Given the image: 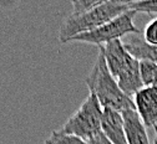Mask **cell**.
<instances>
[{
    "label": "cell",
    "mask_w": 157,
    "mask_h": 144,
    "mask_svg": "<svg viewBox=\"0 0 157 144\" xmlns=\"http://www.w3.org/2000/svg\"><path fill=\"white\" fill-rule=\"evenodd\" d=\"M99 50L104 54L107 68L121 91L133 98L144 88L140 76V61L125 49L121 40H113L104 46H99Z\"/></svg>",
    "instance_id": "1"
},
{
    "label": "cell",
    "mask_w": 157,
    "mask_h": 144,
    "mask_svg": "<svg viewBox=\"0 0 157 144\" xmlns=\"http://www.w3.org/2000/svg\"><path fill=\"white\" fill-rule=\"evenodd\" d=\"M85 82L90 90V93L96 96L104 109L107 108L120 113L128 109H135L133 99L121 91L115 78L111 76L101 50H99L97 60Z\"/></svg>",
    "instance_id": "2"
},
{
    "label": "cell",
    "mask_w": 157,
    "mask_h": 144,
    "mask_svg": "<svg viewBox=\"0 0 157 144\" xmlns=\"http://www.w3.org/2000/svg\"><path fill=\"white\" fill-rule=\"evenodd\" d=\"M127 10H130V2H104L85 14H71L63 21L59 31V41L60 44L70 42L72 37L94 31Z\"/></svg>",
    "instance_id": "3"
},
{
    "label": "cell",
    "mask_w": 157,
    "mask_h": 144,
    "mask_svg": "<svg viewBox=\"0 0 157 144\" xmlns=\"http://www.w3.org/2000/svg\"><path fill=\"white\" fill-rule=\"evenodd\" d=\"M102 112L104 108L101 107L99 99L95 94L89 93L80 108L67 119L61 131L66 134L76 135L90 143L102 132Z\"/></svg>",
    "instance_id": "4"
},
{
    "label": "cell",
    "mask_w": 157,
    "mask_h": 144,
    "mask_svg": "<svg viewBox=\"0 0 157 144\" xmlns=\"http://www.w3.org/2000/svg\"><path fill=\"white\" fill-rule=\"evenodd\" d=\"M136 14L137 13L133 10H127L126 13L116 16L115 19L110 20L109 23L104 24L102 26L97 28L94 31L80 34L72 37L71 41H78V42L104 46L113 40H120L121 37L130 34L140 35L142 34V31L133 24V19Z\"/></svg>",
    "instance_id": "5"
},
{
    "label": "cell",
    "mask_w": 157,
    "mask_h": 144,
    "mask_svg": "<svg viewBox=\"0 0 157 144\" xmlns=\"http://www.w3.org/2000/svg\"><path fill=\"white\" fill-rule=\"evenodd\" d=\"M135 109L146 128L157 126V87H144L133 96Z\"/></svg>",
    "instance_id": "6"
},
{
    "label": "cell",
    "mask_w": 157,
    "mask_h": 144,
    "mask_svg": "<svg viewBox=\"0 0 157 144\" xmlns=\"http://www.w3.org/2000/svg\"><path fill=\"white\" fill-rule=\"evenodd\" d=\"M101 129L112 144H127L122 113L105 108L102 112Z\"/></svg>",
    "instance_id": "7"
},
{
    "label": "cell",
    "mask_w": 157,
    "mask_h": 144,
    "mask_svg": "<svg viewBox=\"0 0 157 144\" xmlns=\"http://www.w3.org/2000/svg\"><path fill=\"white\" fill-rule=\"evenodd\" d=\"M127 144H150L146 126L136 109L122 112Z\"/></svg>",
    "instance_id": "8"
},
{
    "label": "cell",
    "mask_w": 157,
    "mask_h": 144,
    "mask_svg": "<svg viewBox=\"0 0 157 144\" xmlns=\"http://www.w3.org/2000/svg\"><path fill=\"white\" fill-rule=\"evenodd\" d=\"M124 45L125 49L139 61H151L157 65V46L146 44L144 39H131Z\"/></svg>",
    "instance_id": "9"
},
{
    "label": "cell",
    "mask_w": 157,
    "mask_h": 144,
    "mask_svg": "<svg viewBox=\"0 0 157 144\" xmlns=\"http://www.w3.org/2000/svg\"><path fill=\"white\" fill-rule=\"evenodd\" d=\"M44 144H90V143L76 135L66 134L63 131H54L45 139Z\"/></svg>",
    "instance_id": "10"
},
{
    "label": "cell",
    "mask_w": 157,
    "mask_h": 144,
    "mask_svg": "<svg viewBox=\"0 0 157 144\" xmlns=\"http://www.w3.org/2000/svg\"><path fill=\"white\" fill-rule=\"evenodd\" d=\"M157 75V65L151 61H140V76L144 87H152Z\"/></svg>",
    "instance_id": "11"
},
{
    "label": "cell",
    "mask_w": 157,
    "mask_h": 144,
    "mask_svg": "<svg viewBox=\"0 0 157 144\" xmlns=\"http://www.w3.org/2000/svg\"><path fill=\"white\" fill-rule=\"evenodd\" d=\"M104 2L101 0H72V8L74 15H80V14H85L90 10H92L94 8L101 5Z\"/></svg>",
    "instance_id": "12"
},
{
    "label": "cell",
    "mask_w": 157,
    "mask_h": 144,
    "mask_svg": "<svg viewBox=\"0 0 157 144\" xmlns=\"http://www.w3.org/2000/svg\"><path fill=\"white\" fill-rule=\"evenodd\" d=\"M144 41L151 46H157V17L151 19L142 31Z\"/></svg>",
    "instance_id": "13"
},
{
    "label": "cell",
    "mask_w": 157,
    "mask_h": 144,
    "mask_svg": "<svg viewBox=\"0 0 157 144\" xmlns=\"http://www.w3.org/2000/svg\"><path fill=\"white\" fill-rule=\"evenodd\" d=\"M130 10L136 13H146V14H157V0L151 2H130Z\"/></svg>",
    "instance_id": "14"
},
{
    "label": "cell",
    "mask_w": 157,
    "mask_h": 144,
    "mask_svg": "<svg viewBox=\"0 0 157 144\" xmlns=\"http://www.w3.org/2000/svg\"><path fill=\"white\" fill-rule=\"evenodd\" d=\"M90 144H112L106 137H105V134L101 132L99 135H97V137H95L91 142H90Z\"/></svg>",
    "instance_id": "15"
},
{
    "label": "cell",
    "mask_w": 157,
    "mask_h": 144,
    "mask_svg": "<svg viewBox=\"0 0 157 144\" xmlns=\"http://www.w3.org/2000/svg\"><path fill=\"white\" fill-rule=\"evenodd\" d=\"M153 129H155V138H153V144H157V126H156V127H153Z\"/></svg>",
    "instance_id": "16"
}]
</instances>
